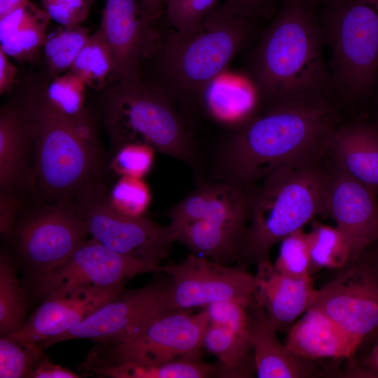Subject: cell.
<instances>
[{"mask_svg":"<svg viewBox=\"0 0 378 378\" xmlns=\"http://www.w3.org/2000/svg\"><path fill=\"white\" fill-rule=\"evenodd\" d=\"M335 129L325 100L272 104L228 141L221 156L222 181L245 192L276 170L316 163Z\"/></svg>","mask_w":378,"mask_h":378,"instance_id":"6da1fadb","label":"cell"},{"mask_svg":"<svg viewBox=\"0 0 378 378\" xmlns=\"http://www.w3.org/2000/svg\"><path fill=\"white\" fill-rule=\"evenodd\" d=\"M313 0H283L251 57V83L271 104L324 100L332 85Z\"/></svg>","mask_w":378,"mask_h":378,"instance_id":"7a4b0ae2","label":"cell"},{"mask_svg":"<svg viewBox=\"0 0 378 378\" xmlns=\"http://www.w3.org/2000/svg\"><path fill=\"white\" fill-rule=\"evenodd\" d=\"M25 112L33 130L29 183L48 202L77 198L98 183V147L89 116H62L41 99Z\"/></svg>","mask_w":378,"mask_h":378,"instance_id":"3957f363","label":"cell"},{"mask_svg":"<svg viewBox=\"0 0 378 378\" xmlns=\"http://www.w3.org/2000/svg\"><path fill=\"white\" fill-rule=\"evenodd\" d=\"M330 175L316 163L276 170L246 194L248 223L239 261L270 258L272 247L289 234L326 213Z\"/></svg>","mask_w":378,"mask_h":378,"instance_id":"277c9868","label":"cell"},{"mask_svg":"<svg viewBox=\"0 0 378 378\" xmlns=\"http://www.w3.org/2000/svg\"><path fill=\"white\" fill-rule=\"evenodd\" d=\"M248 18L216 6L193 30L171 29L160 37L157 52L170 96L204 95L243 48L250 33Z\"/></svg>","mask_w":378,"mask_h":378,"instance_id":"5b68a950","label":"cell"},{"mask_svg":"<svg viewBox=\"0 0 378 378\" xmlns=\"http://www.w3.org/2000/svg\"><path fill=\"white\" fill-rule=\"evenodd\" d=\"M105 122L113 144L142 143L181 161H192L195 149L188 132L162 88L140 80L118 82L108 92Z\"/></svg>","mask_w":378,"mask_h":378,"instance_id":"8992f818","label":"cell"},{"mask_svg":"<svg viewBox=\"0 0 378 378\" xmlns=\"http://www.w3.org/2000/svg\"><path fill=\"white\" fill-rule=\"evenodd\" d=\"M330 8L322 29L332 52V85L347 98H359L378 76V0H348Z\"/></svg>","mask_w":378,"mask_h":378,"instance_id":"52a82bcc","label":"cell"},{"mask_svg":"<svg viewBox=\"0 0 378 378\" xmlns=\"http://www.w3.org/2000/svg\"><path fill=\"white\" fill-rule=\"evenodd\" d=\"M206 309H173L127 339L101 344L89 354L86 370L121 363L158 364L174 360L202 361L209 324Z\"/></svg>","mask_w":378,"mask_h":378,"instance_id":"ba28073f","label":"cell"},{"mask_svg":"<svg viewBox=\"0 0 378 378\" xmlns=\"http://www.w3.org/2000/svg\"><path fill=\"white\" fill-rule=\"evenodd\" d=\"M88 234L76 204L59 200L18 216L6 238L30 277L60 264L87 240Z\"/></svg>","mask_w":378,"mask_h":378,"instance_id":"9c48e42d","label":"cell"},{"mask_svg":"<svg viewBox=\"0 0 378 378\" xmlns=\"http://www.w3.org/2000/svg\"><path fill=\"white\" fill-rule=\"evenodd\" d=\"M162 272V266L115 252L94 238L57 266L29 277L34 297L43 298L82 287H113L134 276Z\"/></svg>","mask_w":378,"mask_h":378,"instance_id":"30bf717a","label":"cell"},{"mask_svg":"<svg viewBox=\"0 0 378 378\" xmlns=\"http://www.w3.org/2000/svg\"><path fill=\"white\" fill-rule=\"evenodd\" d=\"M76 200L89 234L106 247L158 265L168 256L175 241L168 225L118 212L98 183Z\"/></svg>","mask_w":378,"mask_h":378,"instance_id":"8fae6325","label":"cell"},{"mask_svg":"<svg viewBox=\"0 0 378 378\" xmlns=\"http://www.w3.org/2000/svg\"><path fill=\"white\" fill-rule=\"evenodd\" d=\"M171 284L153 281L138 289L122 291L82 322L43 343L44 348L73 339L113 344L134 335L155 318L173 310Z\"/></svg>","mask_w":378,"mask_h":378,"instance_id":"7c38bea8","label":"cell"},{"mask_svg":"<svg viewBox=\"0 0 378 378\" xmlns=\"http://www.w3.org/2000/svg\"><path fill=\"white\" fill-rule=\"evenodd\" d=\"M172 279L171 304L174 309L237 301L255 304L256 279L246 265L231 267L190 253L178 264L162 266Z\"/></svg>","mask_w":378,"mask_h":378,"instance_id":"4fadbf2b","label":"cell"},{"mask_svg":"<svg viewBox=\"0 0 378 378\" xmlns=\"http://www.w3.org/2000/svg\"><path fill=\"white\" fill-rule=\"evenodd\" d=\"M311 307L325 313L361 345L378 338V276L360 258L318 290Z\"/></svg>","mask_w":378,"mask_h":378,"instance_id":"5bb4252c","label":"cell"},{"mask_svg":"<svg viewBox=\"0 0 378 378\" xmlns=\"http://www.w3.org/2000/svg\"><path fill=\"white\" fill-rule=\"evenodd\" d=\"M139 0H106L99 30L112 54L111 80H140L144 59L157 52L160 36Z\"/></svg>","mask_w":378,"mask_h":378,"instance_id":"9a60e30c","label":"cell"},{"mask_svg":"<svg viewBox=\"0 0 378 378\" xmlns=\"http://www.w3.org/2000/svg\"><path fill=\"white\" fill-rule=\"evenodd\" d=\"M376 193L352 176L336 169L330 175L326 213L335 221L351 250V261L378 240Z\"/></svg>","mask_w":378,"mask_h":378,"instance_id":"2e32d148","label":"cell"},{"mask_svg":"<svg viewBox=\"0 0 378 378\" xmlns=\"http://www.w3.org/2000/svg\"><path fill=\"white\" fill-rule=\"evenodd\" d=\"M248 307L225 301L205 307L209 324L204 349L218 358L219 377H251L255 372L249 337Z\"/></svg>","mask_w":378,"mask_h":378,"instance_id":"e0dca14e","label":"cell"},{"mask_svg":"<svg viewBox=\"0 0 378 378\" xmlns=\"http://www.w3.org/2000/svg\"><path fill=\"white\" fill-rule=\"evenodd\" d=\"M123 290L122 286L82 287L49 295L43 299L23 328L8 337L43 344L77 326Z\"/></svg>","mask_w":378,"mask_h":378,"instance_id":"ac0fdd59","label":"cell"},{"mask_svg":"<svg viewBox=\"0 0 378 378\" xmlns=\"http://www.w3.org/2000/svg\"><path fill=\"white\" fill-rule=\"evenodd\" d=\"M255 304L262 308L278 331H288L313 304L318 290L312 276L293 277L277 270L270 258L256 265Z\"/></svg>","mask_w":378,"mask_h":378,"instance_id":"d6986e66","label":"cell"},{"mask_svg":"<svg viewBox=\"0 0 378 378\" xmlns=\"http://www.w3.org/2000/svg\"><path fill=\"white\" fill-rule=\"evenodd\" d=\"M169 218L168 226L173 237L183 225L200 220L247 227L248 207L246 194L223 181L206 184L189 193L172 208Z\"/></svg>","mask_w":378,"mask_h":378,"instance_id":"ffe728a7","label":"cell"},{"mask_svg":"<svg viewBox=\"0 0 378 378\" xmlns=\"http://www.w3.org/2000/svg\"><path fill=\"white\" fill-rule=\"evenodd\" d=\"M249 337L255 375L259 378H309L318 374L314 360L301 358L277 337L278 329L264 309L248 307Z\"/></svg>","mask_w":378,"mask_h":378,"instance_id":"44dd1931","label":"cell"},{"mask_svg":"<svg viewBox=\"0 0 378 378\" xmlns=\"http://www.w3.org/2000/svg\"><path fill=\"white\" fill-rule=\"evenodd\" d=\"M285 344L306 360L351 358L362 345L321 310L311 307L288 329Z\"/></svg>","mask_w":378,"mask_h":378,"instance_id":"7402d4cb","label":"cell"},{"mask_svg":"<svg viewBox=\"0 0 378 378\" xmlns=\"http://www.w3.org/2000/svg\"><path fill=\"white\" fill-rule=\"evenodd\" d=\"M337 169L378 193V128L356 122L335 129L328 144Z\"/></svg>","mask_w":378,"mask_h":378,"instance_id":"603a6c76","label":"cell"},{"mask_svg":"<svg viewBox=\"0 0 378 378\" xmlns=\"http://www.w3.org/2000/svg\"><path fill=\"white\" fill-rule=\"evenodd\" d=\"M33 143V130L25 112L7 108L0 115L1 193H13L27 181L28 155Z\"/></svg>","mask_w":378,"mask_h":378,"instance_id":"cb8c5ba5","label":"cell"},{"mask_svg":"<svg viewBox=\"0 0 378 378\" xmlns=\"http://www.w3.org/2000/svg\"><path fill=\"white\" fill-rule=\"evenodd\" d=\"M247 227L218 221L200 220L181 226L174 234L175 241L191 253L227 265L239 260Z\"/></svg>","mask_w":378,"mask_h":378,"instance_id":"d4e9b609","label":"cell"},{"mask_svg":"<svg viewBox=\"0 0 378 378\" xmlns=\"http://www.w3.org/2000/svg\"><path fill=\"white\" fill-rule=\"evenodd\" d=\"M50 19L44 9L30 1L0 18V48L20 61L36 59Z\"/></svg>","mask_w":378,"mask_h":378,"instance_id":"484cf974","label":"cell"},{"mask_svg":"<svg viewBox=\"0 0 378 378\" xmlns=\"http://www.w3.org/2000/svg\"><path fill=\"white\" fill-rule=\"evenodd\" d=\"M88 371L99 376L113 378L219 377L217 364L185 360L149 365L121 363L93 368Z\"/></svg>","mask_w":378,"mask_h":378,"instance_id":"4316f807","label":"cell"},{"mask_svg":"<svg viewBox=\"0 0 378 378\" xmlns=\"http://www.w3.org/2000/svg\"><path fill=\"white\" fill-rule=\"evenodd\" d=\"M253 83L239 82L233 88H211L205 92L209 113L221 122L240 126L251 117L259 94ZM204 92V93H205Z\"/></svg>","mask_w":378,"mask_h":378,"instance_id":"83f0119b","label":"cell"},{"mask_svg":"<svg viewBox=\"0 0 378 378\" xmlns=\"http://www.w3.org/2000/svg\"><path fill=\"white\" fill-rule=\"evenodd\" d=\"M27 297L17 270L4 253L0 258V334L11 336L19 332L27 319Z\"/></svg>","mask_w":378,"mask_h":378,"instance_id":"f1b7e54d","label":"cell"},{"mask_svg":"<svg viewBox=\"0 0 378 378\" xmlns=\"http://www.w3.org/2000/svg\"><path fill=\"white\" fill-rule=\"evenodd\" d=\"M307 239L312 276L323 269L340 270L351 261L350 246L336 227L314 221Z\"/></svg>","mask_w":378,"mask_h":378,"instance_id":"f546056e","label":"cell"},{"mask_svg":"<svg viewBox=\"0 0 378 378\" xmlns=\"http://www.w3.org/2000/svg\"><path fill=\"white\" fill-rule=\"evenodd\" d=\"M113 69L111 50L98 29L90 36L70 71L80 76L87 86L101 89L111 79Z\"/></svg>","mask_w":378,"mask_h":378,"instance_id":"4dcf8cb0","label":"cell"},{"mask_svg":"<svg viewBox=\"0 0 378 378\" xmlns=\"http://www.w3.org/2000/svg\"><path fill=\"white\" fill-rule=\"evenodd\" d=\"M90 36L89 29L80 24L62 26L50 36H47L43 47L50 74L59 76L70 70Z\"/></svg>","mask_w":378,"mask_h":378,"instance_id":"1f68e13d","label":"cell"},{"mask_svg":"<svg viewBox=\"0 0 378 378\" xmlns=\"http://www.w3.org/2000/svg\"><path fill=\"white\" fill-rule=\"evenodd\" d=\"M86 84L72 71L57 76L41 100L64 117L77 119L88 115L84 108Z\"/></svg>","mask_w":378,"mask_h":378,"instance_id":"d6a6232c","label":"cell"},{"mask_svg":"<svg viewBox=\"0 0 378 378\" xmlns=\"http://www.w3.org/2000/svg\"><path fill=\"white\" fill-rule=\"evenodd\" d=\"M42 346L22 342L10 337L0 339V377H31L46 356Z\"/></svg>","mask_w":378,"mask_h":378,"instance_id":"836d02e7","label":"cell"},{"mask_svg":"<svg viewBox=\"0 0 378 378\" xmlns=\"http://www.w3.org/2000/svg\"><path fill=\"white\" fill-rule=\"evenodd\" d=\"M107 197L118 212L130 217H141L150 203L151 193L143 178L120 176Z\"/></svg>","mask_w":378,"mask_h":378,"instance_id":"e575fe53","label":"cell"},{"mask_svg":"<svg viewBox=\"0 0 378 378\" xmlns=\"http://www.w3.org/2000/svg\"><path fill=\"white\" fill-rule=\"evenodd\" d=\"M274 266L279 272L293 277L312 276L307 233L303 228L286 236L280 241Z\"/></svg>","mask_w":378,"mask_h":378,"instance_id":"d590c367","label":"cell"},{"mask_svg":"<svg viewBox=\"0 0 378 378\" xmlns=\"http://www.w3.org/2000/svg\"><path fill=\"white\" fill-rule=\"evenodd\" d=\"M218 0H164V13L172 29L180 33L195 29Z\"/></svg>","mask_w":378,"mask_h":378,"instance_id":"8d00e7d4","label":"cell"},{"mask_svg":"<svg viewBox=\"0 0 378 378\" xmlns=\"http://www.w3.org/2000/svg\"><path fill=\"white\" fill-rule=\"evenodd\" d=\"M111 168L120 176L143 178L151 169L156 151L142 143H127L118 147Z\"/></svg>","mask_w":378,"mask_h":378,"instance_id":"74e56055","label":"cell"},{"mask_svg":"<svg viewBox=\"0 0 378 378\" xmlns=\"http://www.w3.org/2000/svg\"><path fill=\"white\" fill-rule=\"evenodd\" d=\"M50 18L62 27L79 25L88 15L86 11L75 9L56 0H41Z\"/></svg>","mask_w":378,"mask_h":378,"instance_id":"f35d334b","label":"cell"},{"mask_svg":"<svg viewBox=\"0 0 378 378\" xmlns=\"http://www.w3.org/2000/svg\"><path fill=\"white\" fill-rule=\"evenodd\" d=\"M0 206V230L6 238L18 218L20 202L14 194L1 193Z\"/></svg>","mask_w":378,"mask_h":378,"instance_id":"ab89813d","label":"cell"},{"mask_svg":"<svg viewBox=\"0 0 378 378\" xmlns=\"http://www.w3.org/2000/svg\"><path fill=\"white\" fill-rule=\"evenodd\" d=\"M223 6L231 13L249 18L260 13L269 0H223Z\"/></svg>","mask_w":378,"mask_h":378,"instance_id":"60d3db41","label":"cell"},{"mask_svg":"<svg viewBox=\"0 0 378 378\" xmlns=\"http://www.w3.org/2000/svg\"><path fill=\"white\" fill-rule=\"evenodd\" d=\"M80 377H82L81 374L51 363L48 358L45 356L34 370L32 378H78Z\"/></svg>","mask_w":378,"mask_h":378,"instance_id":"b9f144b4","label":"cell"},{"mask_svg":"<svg viewBox=\"0 0 378 378\" xmlns=\"http://www.w3.org/2000/svg\"><path fill=\"white\" fill-rule=\"evenodd\" d=\"M351 370L354 373L351 375L378 378V338L372 342L371 348L363 358L360 367Z\"/></svg>","mask_w":378,"mask_h":378,"instance_id":"7bdbcfd3","label":"cell"},{"mask_svg":"<svg viewBox=\"0 0 378 378\" xmlns=\"http://www.w3.org/2000/svg\"><path fill=\"white\" fill-rule=\"evenodd\" d=\"M18 69L8 59V55L0 48V93L4 94L13 88Z\"/></svg>","mask_w":378,"mask_h":378,"instance_id":"ee69618b","label":"cell"},{"mask_svg":"<svg viewBox=\"0 0 378 378\" xmlns=\"http://www.w3.org/2000/svg\"><path fill=\"white\" fill-rule=\"evenodd\" d=\"M141 6L153 21L164 10V0H139Z\"/></svg>","mask_w":378,"mask_h":378,"instance_id":"f6af8a7d","label":"cell"},{"mask_svg":"<svg viewBox=\"0 0 378 378\" xmlns=\"http://www.w3.org/2000/svg\"><path fill=\"white\" fill-rule=\"evenodd\" d=\"M29 1V0H0V18Z\"/></svg>","mask_w":378,"mask_h":378,"instance_id":"bcb514c9","label":"cell"},{"mask_svg":"<svg viewBox=\"0 0 378 378\" xmlns=\"http://www.w3.org/2000/svg\"><path fill=\"white\" fill-rule=\"evenodd\" d=\"M56 1L65 4L75 9L88 12L87 1L85 0H56Z\"/></svg>","mask_w":378,"mask_h":378,"instance_id":"7dc6e473","label":"cell"},{"mask_svg":"<svg viewBox=\"0 0 378 378\" xmlns=\"http://www.w3.org/2000/svg\"><path fill=\"white\" fill-rule=\"evenodd\" d=\"M377 244V247L374 250V253L372 255V258H370L369 260H364L362 258L360 257L363 260H364L370 267V268L374 271V272L377 274L378 276V240L375 241Z\"/></svg>","mask_w":378,"mask_h":378,"instance_id":"c3c4849f","label":"cell"},{"mask_svg":"<svg viewBox=\"0 0 378 378\" xmlns=\"http://www.w3.org/2000/svg\"><path fill=\"white\" fill-rule=\"evenodd\" d=\"M348 0H313V1L316 3H323L328 4L330 6L336 5L342 2H344Z\"/></svg>","mask_w":378,"mask_h":378,"instance_id":"681fc988","label":"cell"},{"mask_svg":"<svg viewBox=\"0 0 378 378\" xmlns=\"http://www.w3.org/2000/svg\"><path fill=\"white\" fill-rule=\"evenodd\" d=\"M85 1H87L88 0H85Z\"/></svg>","mask_w":378,"mask_h":378,"instance_id":"f907efd6","label":"cell"}]
</instances>
